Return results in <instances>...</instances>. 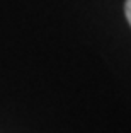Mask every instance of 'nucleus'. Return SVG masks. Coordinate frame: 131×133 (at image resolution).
<instances>
[{
	"mask_svg": "<svg viewBox=\"0 0 131 133\" xmlns=\"http://www.w3.org/2000/svg\"><path fill=\"white\" fill-rule=\"evenodd\" d=\"M124 10H126V19L131 26V0H126V5H124Z\"/></svg>",
	"mask_w": 131,
	"mask_h": 133,
	"instance_id": "obj_1",
	"label": "nucleus"
}]
</instances>
